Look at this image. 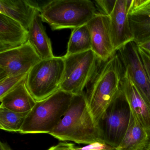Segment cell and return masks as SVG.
<instances>
[{"instance_id":"22","label":"cell","mask_w":150,"mask_h":150,"mask_svg":"<svg viewBox=\"0 0 150 150\" xmlns=\"http://www.w3.org/2000/svg\"><path fill=\"white\" fill-rule=\"evenodd\" d=\"M116 0H98L94 1L98 13L109 16L113 11Z\"/></svg>"},{"instance_id":"15","label":"cell","mask_w":150,"mask_h":150,"mask_svg":"<svg viewBox=\"0 0 150 150\" xmlns=\"http://www.w3.org/2000/svg\"><path fill=\"white\" fill-rule=\"evenodd\" d=\"M38 11H41V7L36 1L0 0V13L18 22L28 30Z\"/></svg>"},{"instance_id":"26","label":"cell","mask_w":150,"mask_h":150,"mask_svg":"<svg viewBox=\"0 0 150 150\" xmlns=\"http://www.w3.org/2000/svg\"><path fill=\"white\" fill-rule=\"evenodd\" d=\"M138 46L139 48L143 50L147 55L150 56V40L139 45Z\"/></svg>"},{"instance_id":"14","label":"cell","mask_w":150,"mask_h":150,"mask_svg":"<svg viewBox=\"0 0 150 150\" xmlns=\"http://www.w3.org/2000/svg\"><path fill=\"white\" fill-rule=\"evenodd\" d=\"M134 42L138 45L150 40V8L142 6L140 0H131L129 14Z\"/></svg>"},{"instance_id":"21","label":"cell","mask_w":150,"mask_h":150,"mask_svg":"<svg viewBox=\"0 0 150 150\" xmlns=\"http://www.w3.org/2000/svg\"><path fill=\"white\" fill-rule=\"evenodd\" d=\"M28 73L13 75L7 77L0 81V98L18 86L20 83L27 79Z\"/></svg>"},{"instance_id":"2","label":"cell","mask_w":150,"mask_h":150,"mask_svg":"<svg viewBox=\"0 0 150 150\" xmlns=\"http://www.w3.org/2000/svg\"><path fill=\"white\" fill-rule=\"evenodd\" d=\"M49 134L64 142L86 145L97 142L105 143L100 128L90 113L84 91L73 95L65 115Z\"/></svg>"},{"instance_id":"18","label":"cell","mask_w":150,"mask_h":150,"mask_svg":"<svg viewBox=\"0 0 150 150\" xmlns=\"http://www.w3.org/2000/svg\"><path fill=\"white\" fill-rule=\"evenodd\" d=\"M116 150H150V135L131 114L129 127Z\"/></svg>"},{"instance_id":"27","label":"cell","mask_w":150,"mask_h":150,"mask_svg":"<svg viewBox=\"0 0 150 150\" xmlns=\"http://www.w3.org/2000/svg\"><path fill=\"white\" fill-rule=\"evenodd\" d=\"M0 150H12L10 146L3 142H0Z\"/></svg>"},{"instance_id":"20","label":"cell","mask_w":150,"mask_h":150,"mask_svg":"<svg viewBox=\"0 0 150 150\" xmlns=\"http://www.w3.org/2000/svg\"><path fill=\"white\" fill-rule=\"evenodd\" d=\"M28 112L19 113L0 107V129L19 133Z\"/></svg>"},{"instance_id":"9","label":"cell","mask_w":150,"mask_h":150,"mask_svg":"<svg viewBox=\"0 0 150 150\" xmlns=\"http://www.w3.org/2000/svg\"><path fill=\"white\" fill-rule=\"evenodd\" d=\"M117 52L125 71L150 106V84L138 45L132 41L123 46Z\"/></svg>"},{"instance_id":"28","label":"cell","mask_w":150,"mask_h":150,"mask_svg":"<svg viewBox=\"0 0 150 150\" xmlns=\"http://www.w3.org/2000/svg\"><path fill=\"white\" fill-rule=\"evenodd\" d=\"M140 3L142 6L150 8V0H140Z\"/></svg>"},{"instance_id":"23","label":"cell","mask_w":150,"mask_h":150,"mask_svg":"<svg viewBox=\"0 0 150 150\" xmlns=\"http://www.w3.org/2000/svg\"><path fill=\"white\" fill-rule=\"evenodd\" d=\"M115 147H112L105 143H93L87 145L86 146L81 147H76V150H106L114 149Z\"/></svg>"},{"instance_id":"7","label":"cell","mask_w":150,"mask_h":150,"mask_svg":"<svg viewBox=\"0 0 150 150\" xmlns=\"http://www.w3.org/2000/svg\"><path fill=\"white\" fill-rule=\"evenodd\" d=\"M131 115L129 106L121 90L99 122L104 143L115 148L119 145L128 129Z\"/></svg>"},{"instance_id":"8","label":"cell","mask_w":150,"mask_h":150,"mask_svg":"<svg viewBox=\"0 0 150 150\" xmlns=\"http://www.w3.org/2000/svg\"><path fill=\"white\" fill-rule=\"evenodd\" d=\"M42 60L28 42L0 53V81L13 75L28 73Z\"/></svg>"},{"instance_id":"1","label":"cell","mask_w":150,"mask_h":150,"mask_svg":"<svg viewBox=\"0 0 150 150\" xmlns=\"http://www.w3.org/2000/svg\"><path fill=\"white\" fill-rule=\"evenodd\" d=\"M125 71L117 52L106 62L101 61L86 86L85 94L88 105L98 126L105 111L122 90Z\"/></svg>"},{"instance_id":"12","label":"cell","mask_w":150,"mask_h":150,"mask_svg":"<svg viewBox=\"0 0 150 150\" xmlns=\"http://www.w3.org/2000/svg\"><path fill=\"white\" fill-rule=\"evenodd\" d=\"M122 90L129 106L131 114L150 135V106L125 70L122 80Z\"/></svg>"},{"instance_id":"19","label":"cell","mask_w":150,"mask_h":150,"mask_svg":"<svg viewBox=\"0 0 150 150\" xmlns=\"http://www.w3.org/2000/svg\"><path fill=\"white\" fill-rule=\"evenodd\" d=\"M91 35L86 24L73 29L67 52L65 56H68L81 53L91 50Z\"/></svg>"},{"instance_id":"11","label":"cell","mask_w":150,"mask_h":150,"mask_svg":"<svg viewBox=\"0 0 150 150\" xmlns=\"http://www.w3.org/2000/svg\"><path fill=\"white\" fill-rule=\"evenodd\" d=\"M131 0H116L109 16L110 25L116 51L134 41L129 22V7Z\"/></svg>"},{"instance_id":"13","label":"cell","mask_w":150,"mask_h":150,"mask_svg":"<svg viewBox=\"0 0 150 150\" xmlns=\"http://www.w3.org/2000/svg\"><path fill=\"white\" fill-rule=\"evenodd\" d=\"M28 40V30L21 23L0 13V53L20 47Z\"/></svg>"},{"instance_id":"4","label":"cell","mask_w":150,"mask_h":150,"mask_svg":"<svg viewBox=\"0 0 150 150\" xmlns=\"http://www.w3.org/2000/svg\"><path fill=\"white\" fill-rule=\"evenodd\" d=\"M97 12L90 0H54L49 1L40 11L43 21L52 30L76 28L86 24Z\"/></svg>"},{"instance_id":"24","label":"cell","mask_w":150,"mask_h":150,"mask_svg":"<svg viewBox=\"0 0 150 150\" xmlns=\"http://www.w3.org/2000/svg\"><path fill=\"white\" fill-rule=\"evenodd\" d=\"M138 51L150 84V56L139 47Z\"/></svg>"},{"instance_id":"5","label":"cell","mask_w":150,"mask_h":150,"mask_svg":"<svg viewBox=\"0 0 150 150\" xmlns=\"http://www.w3.org/2000/svg\"><path fill=\"white\" fill-rule=\"evenodd\" d=\"M64 57L42 59L29 72L26 85L36 101L42 100L60 90L64 72Z\"/></svg>"},{"instance_id":"29","label":"cell","mask_w":150,"mask_h":150,"mask_svg":"<svg viewBox=\"0 0 150 150\" xmlns=\"http://www.w3.org/2000/svg\"><path fill=\"white\" fill-rule=\"evenodd\" d=\"M116 150V149L115 148H114V149H110V150Z\"/></svg>"},{"instance_id":"3","label":"cell","mask_w":150,"mask_h":150,"mask_svg":"<svg viewBox=\"0 0 150 150\" xmlns=\"http://www.w3.org/2000/svg\"><path fill=\"white\" fill-rule=\"evenodd\" d=\"M73 95L59 90L42 100L36 101L28 112L19 133L50 134L65 115Z\"/></svg>"},{"instance_id":"25","label":"cell","mask_w":150,"mask_h":150,"mask_svg":"<svg viewBox=\"0 0 150 150\" xmlns=\"http://www.w3.org/2000/svg\"><path fill=\"white\" fill-rule=\"evenodd\" d=\"M76 146L72 143L63 142L59 143L58 144L52 146L48 150H76Z\"/></svg>"},{"instance_id":"17","label":"cell","mask_w":150,"mask_h":150,"mask_svg":"<svg viewBox=\"0 0 150 150\" xmlns=\"http://www.w3.org/2000/svg\"><path fill=\"white\" fill-rule=\"evenodd\" d=\"M26 79L0 98V107L19 113L29 112L34 108L36 101L27 88Z\"/></svg>"},{"instance_id":"6","label":"cell","mask_w":150,"mask_h":150,"mask_svg":"<svg viewBox=\"0 0 150 150\" xmlns=\"http://www.w3.org/2000/svg\"><path fill=\"white\" fill-rule=\"evenodd\" d=\"M64 72L60 90L73 95L84 91L95 73L101 60L89 50L64 57Z\"/></svg>"},{"instance_id":"30","label":"cell","mask_w":150,"mask_h":150,"mask_svg":"<svg viewBox=\"0 0 150 150\" xmlns=\"http://www.w3.org/2000/svg\"></svg>"},{"instance_id":"10","label":"cell","mask_w":150,"mask_h":150,"mask_svg":"<svg viewBox=\"0 0 150 150\" xmlns=\"http://www.w3.org/2000/svg\"><path fill=\"white\" fill-rule=\"evenodd\" d=\"M87 25L91 35V50L99 59L106 62L117 52L113 44L109 16L98 12Z\"/></svg>"},{"instance_id":"16","label":"cell","mask_w":150,"mask_h":150,"mask_svg":"<svg viewBox=\"0 0 150 150\" xmlns=\"http://www.w3.org/2000/svg\"><path fill=\"white\" fill-rule=\"evenodd\" d=\"M43 22L40 11H38L28 29V42L42 60L54 57L51 42L46 34Z\"/></svg>"}]
</instances>
